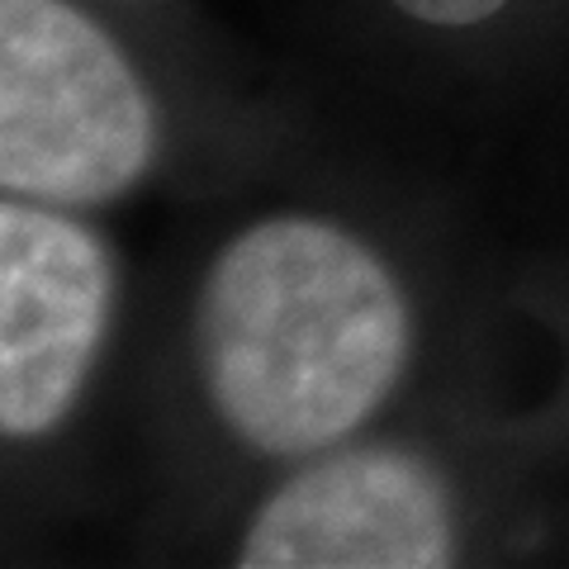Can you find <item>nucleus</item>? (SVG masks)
<instances>
[{
	"mask_svg": "<svg viewBox=\"0 0 569 569\" xmlns=\"http://www.w3.org/2000/svg\"><path fill=\"white\" fill-rule=\"evenodd\" d=\"M399 6L432 24H475V20H489L503 0H399Z\"/></svg>",
	"mask_w": 569,
	"mask_h": 569,
	"instance_id": "nucleus-5",
	"label": "nucleus"
},
{
	"mask_svg": "<svg viewBox=\"0 0 569 569\" xmlns=\"http://www.w3.org/2000/svg\"><path fill=\"white\" fill-rule=\"evenodd\" d=\"M104 257L58 213L0 209V422L39 437L67 413L104 323Z\"/></svg>",
	"mask_w": 569,
	"mask_h": 569,
	"instance_id": "nucleus-3",
	"label": "nucleus"
},
{
	"mask_svg": "<svg viewBox=\"0 0 569 569\" xmlns=\"http://www.w3.org/2000/svg\"><path fill=\"white\" fill-rule=\"evenodd\" d=\"M152 114L114 43L62 0H0V181L110 200L148 162Z\"/></svg>",
	"mask_w": 569,
	"mask_h": 569,
	"instance_id": "nucleus-2",
	"label": "nucleus"
},
{
	"mask_svg": "<svg viewBox=\"0 0 569 569\" xmlns=\"http://www.w3.org/2000/svg\"><path fill=\"white\" fill-rule=\"evenodd\" d=\"M451 522L418 460L361 451L290 479L242 541L247 569H432Z\"/></svg>",
	"mask_w": 569,
	"mask_h": 569,
	"instance_id": "nucleus-4",
	"label": "nucleus"
},
{
	"mask_svg": "<svg viewBox=\"0 0 569 569\" xmlns=\"http://www.w3.org/2000/svg\"><path fill=\"white\" fill-rule=\"evenodd\" d=\"M403 299L361 242L276 219L213 261L200 370L219 418L276 456L318 451L370 418L403 366Z\"/></svg>",
	"mask_w": 569,
	"mask_h": 569,
	"instance_id": "nucleus-1",
	"label": "nucleus"
}]
</instances>
